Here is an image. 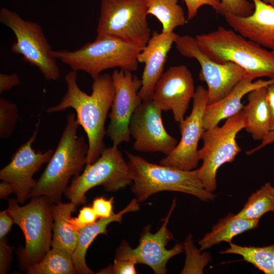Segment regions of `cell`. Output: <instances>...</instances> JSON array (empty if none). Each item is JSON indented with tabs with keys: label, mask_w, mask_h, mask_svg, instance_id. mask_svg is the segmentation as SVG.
<instances>
[{
	"label": "cell",
	"mask_w": 274,
	"mask_h": 274,
	"mask_svg": "<svg viewBox=\"0 0 274 274\" xmlns=\"http://www.w3.org/2000/svg\"><path fill=\"white\" fill-rule=\"evenodd\" d=\"M254 5L248 0H221L219 14L223 15L225 13L246 17L253 12Z\"/></svg>",
	"instance_id": "cell-32"
},
{
	"label": "cell",
	"mask_w": 274,
	"mask_h": 274,
	"mask_svg": "<svg viewBox=\"0 0 274 274\" xmlns=\"http://www.w3.org/2000/svg\"><path fill=\"white\" fill-rule=\"evenodd\" d=\"M40 121L29 139L14 154L10 162L0 170V179L9 182L14 189L17 200L23 203L29 198V194L37 181L33 179L43 164L50 160L54 150L45 152H36L32 148L38 133Z\"/></svg>",
	"instance_id": "cell-15"
},
{
	"label": "cell",
	"mask_w": 274,
	"mask_h": 274,
	"mask_svg": "<svg viewBox=\"0 0 274 274\" xmlns=\"http://www.w3.org/2000/svg\"><path fill=\"white\" fill-rule=\"evenodd\" d=\"M76 207L71 201L52 203L53 218L52 247L62 248L72 254L74 251L78 241L79 230L72 225L70 219Z\"/></svg>",
	"instance_id": "cell-23"
},
{
	"label": "cell",
	"mask_w": 274,
	"mask_h": 274,
	"mask_svg": "<svg viewBox=\"0 0 274 274\" xmlns=\"http://www.w3.org/2000/svg\"><path fill=\"white\" fill-rule=\"evenodd\" d=\"M274 142V130L270 131L267 135L262 140L261 144L256 147L248 151L246 154L251 155L255 152L261 149L266 146Z\"/></svg>",
	"instance_id": "cell-40"
},
{
	"label": "cell",
	"mask_w": 274,
	"mask_h": 274,
	"mask_svg": "<svg viewBox=\"0 0 274 274\" xmlns=\"http://www.w3.org/2000/svg\"><path fill=\"white\" fill-rule=\"evenodd\" d=\"M21 83L18 75L13 73L11 74H0V93L8 91Z\"/></svg>",
	"instance_id": "cell-37"
},
{
	"label": "cell",
	"mask_w": 274,
	"mask_h": 274,
	"mask_svg": "<svg viewBox=\"0 0 274 274\" xmlns=\"http://www.w3.org/2000/svg\"><path fill=\"white\" fill-rule=\"evenodd\" d=\"M77 72L72 70L65 75V93L59 104L48 108L46 112H60L68 108L75 110L78 123L87 136L86 164H90L97 159L105 148V123L113 102L115 89L111 76L100 74L93 80L92 93L88 95L79 87Z\"/></svg>",
	"instance_id": "cell-1"
},
{
	"label": "cell",
	"mask_w": 274,
	"mask_h": 274,
	"mask_svg": "<svg viewBox=\"0 0 274 274\" xmlns=\"http://www.w3.org/2000/svg\"><path fill=\"white\" fill-rule=\"evenodd\" d=\"M162 112L152 99L143 100L136 108L129 125L130 136L134 140V150L167 155L176 147L178 141L166 130Z\"/></svg>",
	"instance_id": "cell-14"
},
{
	"label": "cell",
	"mask_w": 274,
	"mask_h": 274,
	"mask_svg": "<svg viewBox=\"0 0 274 274\" xmlns=\"http://www.w3.org/2000/svg\"><path fill=\"white\" fill-rule=\"evenodd\" d=\"M274 212V187L266 183L253 193L236 216L249 219H260L265 213Z\"/></svg>",
	"instance_id": "cell-28"
},
{
	"label": "cell",
	"mask_w": 274,
	"mask_h": 274,
	"mask_svg": "<svg viewBox=\"0 0 274 274\" xmlns=\"http://www.w3.org/2000/svg\"><path fill=\"white\" fill-rule=\"evenodd\" d=\"M187 8V21L192 19L197 14L199 9L208 5L213 8L219 14L221 0H183Z\"/></svg>",
	"instance_id": "cell-34"
},
{
	"label": "cell",
	"mask_w": 274,
	"mask_h": 274,
	"mask_svg": "<svg viewBox=\"0 0 274 274\" xmlns=\"http://www.w3.org/2000/svg\"><path fill=\"white\" fill-rule=\"evenodd\" d=\"M174 43L182 55L194 58L199 63V79L205 82L208 86V105L222 99L238 82L248 77L246 71L235 63H220L211 59L201 50L195 38L189 35H178Z\"/></svg>",
	"instance_id": "cell-11"
},
{
	"label": "cell",
	"mask_w": 274,
	"mask_h": 274,
	"mask_svg": "<svg viewBox=\"0 0 274 274\" xmlns=\"http://www.w3.org/2000/svg\"><path fill=\"white\" fill-rule=\"evenodd\" d=\"M179 0H146L147 14L155 16L162 25V32H174L177 27L184 25L187 22L183 8Z\"/></svg>",
	"instance_id": "cell-25"
},
{
	"label": "cell",
	"mask_w": 274,
	"mask_h": 274,
	"mask_svg": "<svg viewBox=\"0 0 274 274\" xmlns=\"http://www.w3.org/2000/svg\"><path fill=\"white\" fill-rule=\"evenodd\" d=\"M0 183V198L6 199L11 194L14 193L13 186L8 182L2 180Z\"/></svg>",
	"instance_id": "cell-41"
},
{
	"label": "cell",
	"mask_w": 274,
	"mask_h": 274,
	"mask_svg": "<svg viewBox=\"0 0 274 274\" xmlns=\"http://www.w3.org/2000/svg\"><path fill=\"white\" fill-rule=\"evenodd\" d=\"M8 203L7 210L25 238V247L18 252V256L20 265L26 270L40 261L52 246V203L43 195L33 197L23 206L17 199L11 198Z\"/></svg>",
	"instance_id": "cell-6"
},
{
	"label": "cell",
	"mask_w": 274,
	"mask_h": 274,
	"mask_svg": "<svg viewBox=\"0 0 274 274\" xmlns=\"http://www.w3.org/2000/svg\"><path fill=\"white\" fill-rule=\"evenodd\" d=\"M246 125L242 112L227 119L224 124L205 130L201 138L203 147L198 150L201 166L197 175L204 188L213 192L217 188V172L223 164L232 162L241 151L236 137Z\"/></svg>",
	"instance_id": "cell-7"
},
{
	"label": "cell",
	"mask_w": 274,
	"mask_h": 274,
	"mask_svg": "<svg viewBox=\"0 0 274 274\" xmlns=\"http://www.w3.org/2000/svg\"><path fill=\"white\" fill-rule=\"evenodd\" d=\"M253 81L249 77L244 78L225 97L207 106L203 118L205 130L218 125L221 120L228 119L241 111L244 107L242 99L245 95L254 90L274 84V78L268 80Z\"/></svg>",
	"instance_id": "cell-20"
},
{
	"label": "cell",
	"mask_w": 274,
	"mask_h": 274,
	"mask_svg": "<svg viewBox=\"0 0 274 274\" xmlns=\"http://www.w3.org/2000/svg\"><path fill=\"white\" fill-rule=\"evenodd\" d=\"M113 203V197L109 199L100 197L94 199L92 207L98 218H108L114 213Z\"/></svg>",
	"instance_id": "cell-35"
},
{
	"label": "cell",
	"mask_w": 274,
	"mask_h": 274,
	"mask_svg": "<svg viewBox=\"0 0 274 274\" xmlns=\"http://www.w3.org/2000/svg\"><path fill=\"white\" fill-rule=\"evenodd\" d=\"M115 94L108 116L110 121L106 134L118 146L130 140L129 125L136 108L143 100L139 92L142 80L129 71L115 70L111 75Z\"/></svg>",
	"instance_id": "cell-13"
},
{
	"label": "cell",
	"mask_w": 274,
	"mask_h": 274,
	"mask_svg": "<svg viewBox=\"0 0 274 274\" xmlns=\"http://www.w3.org/2000/svg\"><path fill=\"white\" fill-rule=\"evenodd\" d=\"M143 48L110 36L96 37L79 49L52 50V55L72 70L87 73L93 80L107 69L119 67L134 72Z\"/></svg>",
	"instance_id": "cell-5"
},
{
	"label": "cell",
	"mask_w": 274,
	"mask_h": 274,
	"mask_svg": "<svg viewBox=\"0 0 274 274\" xmlns=\"http://www.w3.org/2000/svg\"><path fill=\"white\" fill-rule=\"evenodd\" d=\"M201 50L215 62H231L243 68L253 79L274 78V52L265 49L235 32L219 26L195 37Z\"/></svg>",
	"instance_id": "cell-3"
},
{
	"label": "cell",
	"mask_w": 274,
	"mask_h": 274,
	"mask_svg": "<svg viewBox=\"0 0 274 274\" xmlns=\"http://www.w3.org/2000/svg\"><path fill=\"white\" fill-rule=\"evenodd\" d=\"M272 51H273L274 52V49Z\"/></svg>",
	"instance_id": "cell-43"
},
{
	"label": "cell",
	"mask_w": 274,
	"mask_h": 274,
	"mask_svg": "<svg viewBox=\"0 0 274 274\" xmlns=\"http://www.w3.org/2000/svg\"><path fill=\"white\" fill-rule=\"evenodd\" d=\"M264 2L274 6V0H262Z\"/></svg>",
	"instance_id": "cell-42"
},
{
	"label": "cell",
	"mask_w": 274,
	"mask_h": 274,
	"mask_svg": "<svg viewBox=\"0 0 274 274\" xmlns=\"http://www.w3.org/2000/svg\"><path fill=\"white\" fill-rule=\"evenodd\" d=\"M183 247L186 251V258L182 273H202L203 267L210 261L209 255L200 254L201 250L196 248L191 235L187 237Z\"/></svg>",
	"instance_id": "cell-31"
},
{
	"label": "cell",
	"mask_w": 274,
	"mask_h": 274,
	"mask_svg": "<svg viewBox=\"0 0 274 274\" xmlns=\"http://www.w3.org/2000/svg\"><path fill=\"white\" fill-rule=\"evenodd\" d=\"M0 22L16 37V42L11 47L13 53L22 55L24 61L37 67L46 80L56 81L60 78L56 59L39 24L25 20L16 12L4 7L0 11Z\"/></svg>",
	"instance_id": "cell-10"
},
{
	"label": "cell",
	"mask_w": 274,
	"mask_h": 274,
	"mask_svg": "<svg viewBox=\"0 0 274 274\" xmlns=\"http://www.w3.org/2000/svg\"><path fill=\"white\" fill-rule=\"evenodd\" d=\"M28 274H76L72 253L52 247L43 258L26 270Z\"/></svg>",
	"instance_id": "cell-26"
},
{
	"label": "cell",
	"mask_w": 274,
	"mask_h": 274,
	"mask_svg": "<svg viewBox=\"0 0 274 274\" xmlns=\"http://www.w3.org/2000/svg\"><path fill=\"white\" fill-rule=\"evenodd\" d=\"M132 183L127 162L118 146L113 145L105 148L93 163L86 164L63 194L77 207L86 202V193L94 187L102 186L107 191L116 192Z\"/></svg>",
	"instance_id": "cell-8"
},
{
	"label": "cell",
	"mask_w": 274,
	"mask_h": 274,
	"mask_svg": "<svg viewBox=\"0 0 274 274\" xmlns=\"http://www.w3.org/2000/svg\"><path fill=\"white\" fill-rule=\"evenodd\" d=\"M13 223V219L7 210L0 212V239L6 237Z\"/></svg>",
	"instance_id": "cell-38"
},
{
	"label": "cell",
	"mask_w": 274,
	"mask_h": 274,
	"mask_svg": "<svg viewBox=\"0 0 274 274\" xmlns=\"http://www.w3.org/2000/svg\"><path fill=\"white\" fill-rule=\"evenodd\" d=\"M19 119L16 104L7 99H0V137L7 139L12 136Z\"/></svg>",
	"instance_id": "cell-30"
},
{
	"label": "cell",
	"mask_w": 274,
	"mask_h": 274,
	"mask_svg": "<svg viewBox=\"0 0 274 274\" xmlns=\"http://www.w3.org/2000/svg\"><path fill=\"white\" fill-rule=\"evenodd\" d=\"M267 98L270 114V131L274 130V84L267 87Z\"/></svg>",
	"instance_id": "cell-39"
},
{
	"label": "cell",
	"mask_w": 274,
	"mask_h": 274,
	"mask_svg": "<svg viewBox=\"0 0 274 274\" xmlns=\"http://www.w3.org/2000/svg\"><path fill=\"white\" fill-rule=\"evenodd\" d=\"M12 247L8 246L6 237L0 239V273L8 271L12 258Z\"/></svg>",
	"instance_id": "cell-36"
},
{
	"label": "cell",
	"mask_w": 274,
	"mask_h": 274,
	"mask_svg": "<svg viewBox=\"0 0 274 274\" xmlns=\"http://www.w3.org/2000/svg\"><path fill=\"white\" fill-rule=\"evenodd\" d=\"M177 36L174 32L164 33L154 31L138 55L139 63L145 64L139 92L143 100L152 99L155 85L164 73L167 54Z\"/></svg>",
	"instance_id": "cell-18"
},
{
	"label": "cell",
	"mask_w": 274,
	"mask_h": 274,
	"mask_svg": "<svg viewBox=\"0 0 274 274\" xmlns=\"http://www.w3.org/2000/svg\"><path fill=\"white\" fill-rule=\"evenodd\" d=\"M132 192L138 201L163 191H177L193 195L203 201L216 196L208 191L198 178L197 170H185L152 163L141 156L126 152Z\"/></svg>",
	"instance_id": "cell-4"
},
{
	"label": "cell",
	"mask_w": 274,
	"mask_h": 274,
	"mask_svg": "<svg viewBox=\"0 0 274 274\" xmlns=\"http://www.w3.org/2000/svg\"><path fill=\"white\" fill-rule=\"evenodd\" d=\"M267 87L248 94V102L242 109L246 122L245 128L255 140H262L270 131V114L267 98Z\"/></svg>",
	"instance_id": "cell-22"
},
{
	"label": "cell",
	"mask_w": 274,
	"mask_h": 274,
	"mask_svg": "<svg viewBox=\"0 0 274 274\" xmlns=\"http://www.w3.org/2000/svg\"><path fill=\"white\" fill-rule=\"evenodd\" d=\"M98 218L92 207H84L82 208L77 217L71 218L72 225L80 230L82 228L94 223Z\"/></svg>",
	"instance_id": "cell-33"
},
{
	"label": "cell",
	"mask_w": 274,
	"mask_h": 274,
	"mask_svg": "<svg viewBox=\"0 0 274 274\" xmlns=\"http://www.w3.org/2000/svg\"><path fill=\"white\" fill-rule=\"evenodd\" d=\"M259 220L241 218L229 213L220 219L211 231L199 241L200 250L209 249L222 242L230 243L233 237L256 228Z\"/></svg>",
	"instance_id": "cell-24"
},
{
	"label": "cell",
	"mask_w": 274,
	"mask_h": 274,
	"mask_svg": "<svg viewBox=\"0 0 274 274\" xmlns=\"http://www.w3.org/2000/svg\"><path fill=\"white\" fill-rule=\"evenodd\" d=\"M132 248L125 241L117 249L114 264L102 269L97 273L136 274V263L131 253Z\"/></svg>",
	"instance_id": "cell-29"
},
{
	"label": "cell",
	"mask_w": 274,
	"mask_h": 274,
	"mask_svg": "<svg viewBox=\"0 0 274 274\" xmlns=\"http://www.w3.org/2000/svg\"><path fill=\"white\" fill-rule=\"evenodd\" d=\"M174 199L167 216L160 229L155 233L150 232V226L145 227L141 234L139 245L131 250L137 264H146L150 267L156 274L166 272L167 261L173 257L183 251V246L177 244L173 248L166 249L168 243L173 239V234L167 229L169 218L176 207Z\"/></svg>",
	"instance_id": "cell-17"
},
{
	"label": "cell",
	"mask_w": 274,
	"mask_h": 274,
	"mask_svg": "<svg viewBox=\"0 0 274 274\" xmlns=\"http://www.w3.org/2000/svg\"><path fill=\"white\" fill-rule=\"evenodd\" d=\"M229 245V248L220 253L239 255L264 273L274 274V244L264 247H247L231 242Z\"/></svg>",
	"instance_id": "cell-27"
},
{
	"label": "cell",
	"mask_w": 274,
	"mask_h": 274,
	"mask_svg": "<svg viewBox=\"0 0 274 274\" xmlns=\"http://www.w3.org/2000/svg\"><path fill=\"white\" fill-rule=\"evenodd\" d=\"M66 121L56 148L29 198L43 195L52 203L60 202L71 178L79 175L86 164L88 145L83 136L77 135L76 115L68 113Z\"/></svg>",
	"instance_id": "cell-2"
},
{
	"label": "cell",
	"mask_w": 274,
	"mask_h": 274,
	"mask_svg": "<svg viewBox=\"0 0 274 274\" xmlns=\"http://www.w3.org/2000/svg\"><path fill=\"white\" fill-rule=\"evenodd\" d=\"M252 14L246 17L230 13L223 15L233 30L245 38L271 50L274 49V6L262 0H251Z\"/></svg>",
	"instance_id": "cell-19"
},
{
	"label": "cell",
	"mask_w": 274,
	"mask_h": 274,
	"mask_svg": "<svg viewBox=\"0 0 274 274\" xmlns=\"http://www.w3.org/2000/svg\"><path fill=\"white\" fill-rule=\"evenodd\" d=\"M137 199L133 198L130 203L119 212L114 213L108 218H99L94 223L80 229L76 247L72 257L77 273L91 274L94 272L88 267L85 256L87 249L97 235L107 234L108 226L113 222L121 223L122 218L125 213L136 212L140 209Z\"/></svg>",
	"instance_id": "cell-21"
},
{
	"label": "cell",
	"mask_w": 274,
	"mask_h": 274,
	"mask_svg": "<svg viewBox=\"0 0 274 274\" xmlns=\"http://www.w3.org/2000/svg\"><path fill=\"white\" fill-rule=\"evenodd\" d=\"M190 114L179 122L181 137L172 152L162 159L160 164L182 170L194 169L200 160L198 145L205 130L203 118L208 104V90L198 86L193 96Z\"/></svg>",
	"instance_id": "cell-12"
},
{
	"label": "cell",
	"mask_w": 274,
	"mask_h": 274,
	"mask_svg": "<svg viewBox=\"0 0 274 274\" xmlns=\"http://www.w3.org/2000/svg\"><path fill=\"white\" fill-rule=\"evenodd\" d=\"M146 0H101L96 37L110 36L144 48L151 37Z\"/></svg>",
	"instance_id": "cell-9"
},
{
	"label": "cell",
	"mask_w": 274,
	"mask_h": 274,
	"mask_svg": "<svg viewBox=\"0 0 274 274\" xmlns=\"http://www.w3.org/2000/svg\"><path fill=\"white\" fill-rule=\"evenodd\" d=\"M195 91L191 72L184 65L172 66L157 82L152 100L162 111L172 112L175 120L184 119Z\"/></svg>",
	"instance_id": "cell-16"
}]
</instances>
